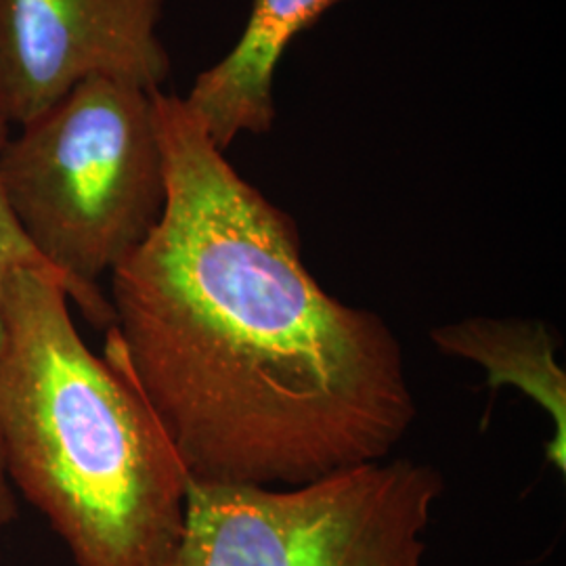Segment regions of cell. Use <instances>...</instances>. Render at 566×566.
<instances>
[{"label":"cell","mask_w":566,"mask_h":566,"mask_svg":"<svg viewBox=\"0 0 566 566\" xmlns=\"http://www.w3.org/2000/svg\"><path fill=\"white\" fill-rule=\"evenodd\" d=\"M163 217L109 273L103 359L158 416L191 481L303 485L380 462L418 407L385 319L329 296L294 219L154 91Z\"/></svg>","instance_id":"1"},{"label":"cell","mask_w":566,"mask_h":566,"mask_svg":"<svg viewBox=\"0 0 566 566\" xmlns=\"http://www.w3.org/2000/svg\"><path fill=\"white\" fill-rule=\"evenodd\" d=\"M60 275L21 266L2 301L0 453L76 566H172L189 474L135 385L97 357Z\"/></svg>","instance_id":"2"},{"label":"cell","mask_w":566,"mask_h":566,"mask_svg":"<svg viewBox=\"0 0 566 566\" xmlns=\"http://www.w3.org/2000/svg\"><path fill=\"white\" fill-rule=\"evenodd\" d=\"M15 128L0 147L4 200L72 304L109 327L99 282L145 242L166 203L154 91L88 78Z\"/></svg>","instance_id":"3"},{"label":"cell","mask_w":566,"mask_h":566,"mask_svg":"<svg viewBox=\"0 0 566 566\" xmlns=\"http://www.w3.org/2000/svg\"><path fill=\"white\" fill-rule=\"evenodd\" d=\"M443 474L407 458L303 485L191 481L172 566H424Z\"/></svg>","instance_id":"4"},{"label":"cell","mask_w":566,"mask_h":566,"mask_svg":"<svg viewBox=\"0 0 566 566\" xmlns=\"http://www.w3.org/2000/svg\"><path fill=\"white\" fill-rule=\"evenodd\" d=\"M166 0H0V118L20 126L88 78L163 91Z\"/></svg>","instance_id":"5"},{"label":"cell","mask_w":566,"mask_h":566,"mask_svg":"<svg viewBox=\"0 0 566 566\" xmlns=\"http://www.w3.org/2000/svg\"><path fill=\"white\" fill-rule=\"evenodd\" d=\"M340 2L346 0H254L242 39L182 97L219 149L273 128V82L285 49Z\"/></svg>","instance_id":"6"},{"label":"cell","mask_w":566,"mask_h":566,"mask_svg":"<svg viewBox=\"0 0 566 566\" xmlns=\"http://www.w3.org/2000/svg\"><path fill=\"white\" fill-rule=\"evenodd\" d=\"M432 344L449 357L481 365L486 386H514L539 405L554 424L547 460L566 470V374L556 359V338L539 319L468 317L430 332Z\"/></svg>","instance_id":"7"},{"label":"cell","mask_w":566,"mask_h":566,"mask_svg":"<svg viewBox=\"0 0 566 566\" xmlns=\"http://www.w3.org/2000/svg\"><path fill=\"white\" fill-rule=\"evenodd\" d=\"M9 124L0 118V147L9 135ZM21 266H36L51 271L60 275L53 266L44 263L41 254L32 248V243L25 240L21 233L20 224L15 221L9 203L4 200L2 187H0V340H2V301H4V287L11 273ZM61 277V275H60ZM63 280V277H61ZM70 294V292H67ZM18 516V502H15V491L9 485L7 474H4V464H2V453H0V528L11 525Z\"/></svg>","instance_id":"8"}]
</instances>
